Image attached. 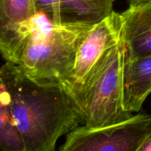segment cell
<instances>
[{
    "label": "cell",
    "instance_id": "6da1fadb",
    "mask_svg": "<svg viewBox=\"0 0 151 151\" xmlns=\"http://www.w3.org/2000/svg\"><path fill=\"white\" fill-rule=\"evenodd\" d=\"M0 70L24 151H55L58 140L83 122L72 97L62 86L30 79L16 63L6 62Z\"/></svg>",
    "mask_w": 151,
    "mask_h": 151
},
{
    "label": "cell",
    "instance_id": "7a4b0ae2",
    "mask_svg": "<svg viewBox=\"0 0 151 151\" xmlns=\"http://www.w3.org/2000/svg\"><path fill=\"white\" fill-rule=\"evenodd\" d=\"M94 24H58L38 11L32 18L30 33L17 64L24 73L39 83L63 86L75 64L80 44Z\"/></svg>",
    "mask_w": 151,
    "mask_h": 151
},
{
    "label": "cell",
    "instance_id": "3957f363",
    "mask_svg": "<svg viewBox=\"0 0 151 151\" xmlns=\"http://www.w3.org/2000/svg\"><path fill=\"white\" fill-rule=\"evenodd\" d=\"M125 56L122 35L72 97L86 126H108L125 122L134 116L125 109L124 103Z\"/></svg>",
    "mask_w": 151,
    "mask_h": 151
},
{
    "label": "cell",
    "instance_id": "277c9868",
    "mask_svg": "<svg viewBox=\"0 0 151 151\" xmlns=\"http://www.w3.org/2000/svg\"><path fill=\"white\" fill-rule=\"evenodd\" d=\"M150 135L151 114L139 113L114 125L78 126L68 133L59 151H139Z\"/></svg>",
    "mask_w": 151,
    "mask_h": 151
},
{
    "label": "cell",
    "instance_id": "5b68a950",
    "mask_svg": "<svg viewBox=\"0 0 151 151\" xmlns=\"http://www.w3.org/2000/svg\"><path fill=\"white\" fill-rule=\"evenodd\" d=\"M122 35V13L114 10L91 27L78 47L74 67L63 86L71 97L82 87L99 62L119 42Z\"/></svg>",
    "mask_w": 151,
    "mask_h": 151
},
{
    "label": "cell",
    "instance_id": "8992f818",
    "mask_svg": "<svg viewBox=\"0 0 151 151\" xmlns=\"http://www.w3.org/2000/svg\"><path fill=\"white\" fill-rule=\"evenodd\" d=\"M37 12L35 0H0V55L6 62L17 64Z\"/></svg>",
    "mask_w": 151,
    "mask_h": 151
},
{
    "label": "cell",
    "instance_id": "52a82bcc",
    "mask_svg": "<svg viewBox=\"0 0 151 151\" xmlns=\"http://www.w3.org/2000/svg\"><path fill=\"white\" fill-rule=\"evenodd\" d=\"M115 0H35L38 11L44 12L58 24H95L113 11Z\"/></svg>",
    "mask_w": 151,
    "mask_h": 151
},
{
    "label": "cell",
    "instance_id": "ba28073f",
    "mask_svg": "<svg viewBox=\"0 0 151 151\" xmlns=\"http://www.w3.org/2000/svg\"><path fill=\"white\" fill-rule=\"evenodd\" d=\"M126 58H137L151 55V1L130 2L122 12Z\"/></svg>",
    "mask_w": 151,
    "mask_h": 151
},
{
    "label": "cell",
    "instance_id": "9c48e42d",
    "mask_svg": "<svg viewBox=\"0 0 151 151\" xmlns=\"http://www.w3.org/2000/svg\"><path fill=\"white\" fill-rule=\"evenodd\" d=\"M151 94V55L129 58L125 62V108L130 113L139 112Z\"/></svg>",
    "mask_w": 151,
    "mask_h": 151
},
{
    "label": "cell",
    "instance_id": "30bf717a",
    "mask_svg": "<svg viewBox=\"0 0 151 151\" xmlns=\"http://www.w3.org/2000/svg\"><path fill=\"white\" fill-rule=\"evenodd\" d=\"M0 151H24L9 106V97L0 70Z\"/></svg>",
    "mask_w": 151,
    "mask_h": 151
},
{
    "label": "cell",
    "instance_id": "8fae6325",
    "mask_svg": "<svg viewBox=\"0 0 151 151\" xmlns=\"http://www.w3.org/2000/svg\"><path fill=\"white\" fill-rule=\"evenodd\" d=\"M139 151H151V135L145 140Z\"/></svg>",
    "mask_w": 151,
    "mask_h": 151
},
{
    "label": "cell",
    "instance_id": "7c38bea8",
    "mask_svg": "<svg viewBox=\"0 0 151 151\" xmlns=\"http://www.w3.org/2000/svg\"><path fill=\"white\" fill-rule=\"evenodd\" d=\"M130 2H134V1H150L151 0H129Z\"/></svg>",
    "mask_w": 151,
    "mask_h": 151
}]
</instances>
